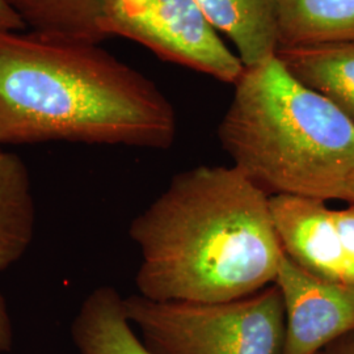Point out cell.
<instances>
[{
	"label": "cell",
	"instance_id": "obj_9",
	"mask_svg": "<svg viewBox=\"0 0 354 354\" xmlns=\"http://www.w3.org/2000/svg\"><path fill=\"white\" fill-rule=\"evenodd\" d=\"M71 336L80 354H153L129 322L124 297L109 285L96 288L83 301Z\"/></svg>",
	"mask_w": 354,
	"mask_h": 354
},
{
	"label": "cell",
	"instance_id": "obj_8",
	"mask_svg": "<svg viewBox=\"0 0 354 354\" xmlns=\"http://www.w3.org/2000/svg\"><path fill=\"white\" fill-rule=\"evenodd\" d=\"M279 62L354 122V41L315 46H279Z\"/></svg>",
	"mask_w": 354,
	"mask_h": 354
},
{
	"label": "cell",
	"instance_id": "obj_11",
	"mask_svg": "<svg viewBox=\"0 0 354 354\" xmlns=\"http://www.w3.org/2000/svg\"><path fill=\"white\" fill-rule=\"evenodd\" d=\"M279 46L354 41V0H276Z\"/></svg>",
	"mask_w": 354,
	"mask_h": 354
},
{
	"label": "cell",
	"instance_id": "obj_1",
	"mask_svg": "<svg viewBox=\"0 0 354 354\" xmlns=\"http://www.w3.org/2000/svg\"><path fill=\"white\" fill-rule=\"evenodd\" d=\"M129 235L142 254L138 294L153 301L251 295L274 283L283 257L269 196L235 165L177 174Z\"/></svg>",
	"mask_w": 354,
	"mask_h": 354
},
{
	"label": "cell",
	"instance_id": "obj_7",
	"mask_svg": "<svg viewBox=\"0 0 354 354\" xmlns=\"http://www.w3.org/2000/svg\"><path fill=\"white\" fill-rule=\"evenodd\" d=\"M270 218L283 253L320 279L348 283L336 212L327 201L276 194L269 197Z\"/></svg>",
	"mask_w": 354,
	"mask_h": 354
},
{
	"label": "cell",
	"instance_id": "obj_12",
	"mask_svg": "<svg viewBox=\"0 0 354 354\" xmlns=\"http://www.w3.org/2000/svg\"><path fill=\"white\" fill-rule=\"evenodd\" d=\"M36 205L26 163L0 149V270L17 263L30 247Z\"/></svg>",
	"mask_w": 354,
	"mask_h": 354
},
{
	"label": "cell",
	"instance_id": "obj_15",
	"mask_svg": "<svg viewBox=\"0 0 354 354\" xmlns=\"http://www.w3.org/2000/svg\"><path fill=\"white\" fill-rule=\"evenodd\" d=\"M13 326L12 319L8 311V306L0 292V354L7 353L12 349Z\"/></svg>",
	"mask_w": 354,
	"mask_h": 354
},
{
	"label": "cell",
	"instance_id": "obj_17",
	"mask_svg": "<svg viewBox=\"0 0 354 354\" xmlns=\"http://www.w3.org/2000/svg\"><path fill=\"white\" fill-rule=\"evenodd\" d=\"M322 354H354V330L330 344Z\"/></svg>",
	"mask_w": 354,
	"mask_h": 354
},
{
	"label": "cell",
	"instance_id": "obj_2",
	"mask_svg": "<svg viewBox=\"0 0 354 354\" xmlns=\"http://www.w3.org/2000/svg\"><path fill=\"white\" fill-rule=\"evenodd\" d=\"M171 102L97 44L0 33V147L49 140L169 149Z\"/></svg>",
	"mask_w": 354,
	"mask_h": 354
},
{
	"label": "cell",
	"instance_id": "obj_5",
	"mask_svg": "<svg viewBox=\"0 0 354 354\" xmlns=\"http://www.w3.org/2000/svg\"><path fill=\"white\" fill-rule=\"evenodd\" d=\"M99 26L222 83L235 86L245 68L196 0H102Z\"/></svg>",
	"mask_w": 354,
	"mask_h": 354
},
{
	"label": "cell",
	"instance_id": "obj_10",
	"mask_svg": "<svg viewBox=\"0 0 354 354\" xmlns=\"http://www.w3.org/2000/svg\"><path fill=\"white\" fill-rule=\"evenodd\" d=\"M219 33L235 45L245 67L273 57L279 48L276 0H196Z\"/></svg>",
	"mask_w": 354,
	"mask_h": 354
},
{
	"label": "cell",
	"instance_id": "obj_3",
	"mask_svg": "<svg viewBox=\"0 0 354 354\" xmlns=\"http://www.w3.org/2000/svg\"><path fill=\"white\" fill-rule=\"evenodd\" d=\"M218 136L232 165L269 197L346 201L354 122L276 55L244 68Z\"/></svg>",
	"mask_w": 354,
	"mask_h": 354
},
{
	"label": "cell",
	"instance_id": "obj_16",
	"mask_svg": "<svg viewBox=\"0 0 354 354\" xmlns=\"http://www.w3.org/2000/svg\"><path fill=\"white\" fill-rule=\"evenodd\" d=\"M26 28V23L7 0H0V33L17 32Z\"/></svg>",
	"mask_w": 354,
	"mask_h": 354
},
{
	"label": "cell",
	"instance_id": "obj_13",
	"mask_svg": "<svg viewBox=\"0 0 354 354\" xmlns=\"http://www.w3.org/2000/svg\"><path fill=\"white\" fill-rule=\"evenodd\" d=\"M35 33L99 44L102 0H7Z\"/></svg>",
	"mask_w": 354,
	"mask_h": 354
},
{
	"label": "cell",
	"instance_id": "obj_6",
	"mask_svg": "<svg viewBox=\"0 0 354 354\" xmlns=\"http://www.w3.org/2000/svg\"><path fill=\"white\" fill-rule=\"evenodd\" d=\"M274 283L285 311L282 354H319L354 330V285L320 279L283 253Z\"/></svg>",
	"mask_w": 354,
	"mask_h": 354
},
{
	"label": "cell",
	"instance_id": "obj_14",
	"mask_svg": "<svg viewBox=\"0 0 354 354\" xmlns=\"http://www.w3.org/2000/svg\"><path fill=\"white\" fill-rule=\"evenodd\" d=\"M335 212L345 254L346 279L349 285H354V203H349L345 209H335Z\"/></svg>",
	"mask_w": 354,
	"mask_h": 354
},
{
	"label": "cell",
	"instance_id": "obj_19",
	"mask_svg": "<svg viewBox=\"0 0 354 354\" xmlns=\"http://www.w3.org/2000/svg\"><path fill=\"white\" fill-rule=\"evenodd\" d=\"M319 354H322V353H319Z\"/></svg>",
	"mask_w": 354,
	"mask_h": 354
},
{
	"label": "cell",
	"instance_id": "obj_18",
	"mask_svg": "<svg viewBox=\"0 0 354 354\" xmlns=\"http://www.w3.org/2000/svg\"><path fill=\"white\" fill-rule=\"evenodd\" d=\"M346 203H354V172L349 184H348V190H346Z\"/></svg>",
	"mask_w": 354,
	"mask_h": 354
},
{
	"label": "cell",
	"instance_id": "obj_4",
	"mask_svg": "<svg viewBox=\"0 0 354 354\" xmlns=\"http://www.w3.org/2000/svg\"><path fill=\"white\" fill-rule=\"evenodd\" d=\"M127 319L153 354H282L285 311L272 283L226 302L124 298Z\"/></svg>",
	"mask_w": 354,
	"mask_h": 354
}]
</instances>
